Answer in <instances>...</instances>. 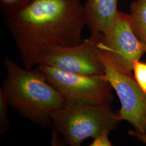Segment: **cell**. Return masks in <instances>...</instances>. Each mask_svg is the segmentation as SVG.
<instances>
[{"mask_svg":"<svg viewBox=\"0 0 146 146\" xmlns=\"http://www.w3.org/2000/svg\"><path fill=\"white\" fill-rule=\"evenodd\" d=\"M6 19L26 69L40 65L53 48L82 43L86 26L81 0H35Z\"/></svg>","mask_w":146,"mask_h":146,"instance_id":"6da1fadb","label":"cell"},{"mask_svg":"<svg viewBox=\"0 0 146 146\" xmlns=\"http://www.w3.org/2000/svg\"><path fill=\"white\" fill-rule=\"evenodd\" d=\"M7 76L1 89L9 106L19 114L42 127L52 123V113L64 105L61 95L37 68L26 69L6 58Z\"/></svg>","mask_w":146,"mask_h":146,"instance_id":"7a4b0ae2","label":"cell"},{"mask_svg":"<svg viewBox=\"0 0 146 146\" xmlns=\"http://www.w3.org/2000/svg\"><path fill=\"white\" fill-rule=\"evenodd\" d=\"M54 131L63 136L70 146H80L89 137L95 138L102 131H114L121 120L110 105L69 104L51 115Z\"/></svg>","mask_w":146,"mask_h":146,"instance_id":"3957f363","label":"cell"},{"mask_svg":"<svg viewBox=\"0 0 146 146\" xmlns=\"http://www.w3.org/2000/svg\"><path fill=\"white\" fill-rule=\"evenodd\" d=\"M37 68L61 95L64 104L110 105L113 100V88L102 76L69 73L47 64Z\"/></svg>","mask_w":146,"mask_h":146,"instance_id":"277c9868","label":"cell"},{"mask_svg":"<svg viewBox=\"0 0 146 146\" xmlns=\"http://www.w3.org/2000/svg\"><path fill=\"white\" fill-rule=\"evenodd\" d=\"M100 47L99 58L104 68L102 76L110 83L119 98L121 107L117 113L120 119L129 122L135 131L146 133V93L132 73L122 70L110 53Z\"/></svg>","mask_w":146,"mask_h":146,"instance_id":"5b68a950","label":"cell"},{"mask_svg":"<svg viewBox=\"0 0 146 146\" xmlns=\"http://www.w3.org/2000/svg\"><path fill=\"white\" fill-rule=\"evenodd\" d=\"M103 34H91L89 38L73 47L53 48L41 64H47L69 73L102 76L104 68L99 58V52Z\"/></svg>","mask_w":146,"mask_h":146,"instance_id":"8992f818","label":"cell"},{"mask_svg":"<svg viewBox=\"0 0 146 146\" xmlns=\"http://www.w3.org/2000/svg\"><path fill=\"white\" fill-rule=\"evenodd\" d=\"M109 52L117 65L125 72L131 73L135 63L145 54L143 46L133 31L129 14L119 11L115 22L100 43Z\"/></svg>","mask_w":146,"mask_h":146,"instance_id":"52a82bcc","label":"cell"},{"mask_svg":"<svg viewBox=\"0 0 146 146\" xmlns=\"http://www.w3.org/2000/svg\"><path fill=\"white\" fill-rule=\"evenodd\" d=\"M86 24L91 34H106L118 15L117 0H86L84 5Z\"/></svg>","mask_w":146,"mask_h":146,"instance_id":"ba28073f","label":"cell"},{"mask_svg":"<svg viewBox=\"0 0 146 146\" xmlns=\"http://www.w3.org/2000/svg\"><path fill=\"white\" fill-rule=\"evenodd\" d=\"M131 25L137 38L146 53V0H135L130 6Z\"/></svg>","mask_w":146,"mask_h":146,"instance_id":"9c48e42d","label":"cell"},{"mask_svg":"<svg viewBox=\"0 0 146 146\" xmlns=\"http://www.w3.org/2000/svg\"><path fill=\"white\" fill-rule=\"evenodd\" d=\"M35 0H0V6L5 17L22 10Z\"/></svg>","mask_w":146,"mask_h":146,"instance_id":"30bf717a","label":"cell"},{"mask_svg":"<svg viewBox=\"0 0 146 146\" xmlns=\"http://www.w3.org/2000/svg\"><path fill=\"white\" fill-rule=\"evenodd\" d=\"M9 106L5 94L0 89V133L4 135L8 130L9 125L8 115V106Z\"/></svg>","mask_w":146,"mask_h":146,"instance_id":"8fae6325","label":"cell"},{"mask_svg":"<svg viewBox=\"0 0 146 146\" xmlns=\"http://www.w3.org/2000/svg\"><path fill=\"white\" fill-rule=\"evenodd\" d=\"M134 78L139 86L146 94V62L137 61L134 66Z\"/></svg>","mask_w":146,"mask_h":146,"instance_id":"7c38bea8","label":"cell"},{"mask_svg":"<svg viewBox=\"0 0 146 146\" xmlns=\"http://www.w3.org/2000/svg\"><path fill=\"white\" fill-rule=\"evenodd\" d=\"M110 131H104L94 139L90 146H111V143L108 139Z\"/></svg>","mask_w":146,"mask_h":146,"instance_id":"4fadbf2b","label":"cell"},{"mask_svg":"<svg viewBox=\"0 0 146 146\" xmlns=\"http://www.w3.org/2000/svg\"><path fill=\"white\" fill-rule=\"evenodd\" d=\"M128 133L129 135L134 137L137 140L141 141L146 145V133L136 131H129Z\"/></svg>","mask_w":146,"mask_h":146,"instance_id":"5bb4252c","label":"cell"}]
</instances>
